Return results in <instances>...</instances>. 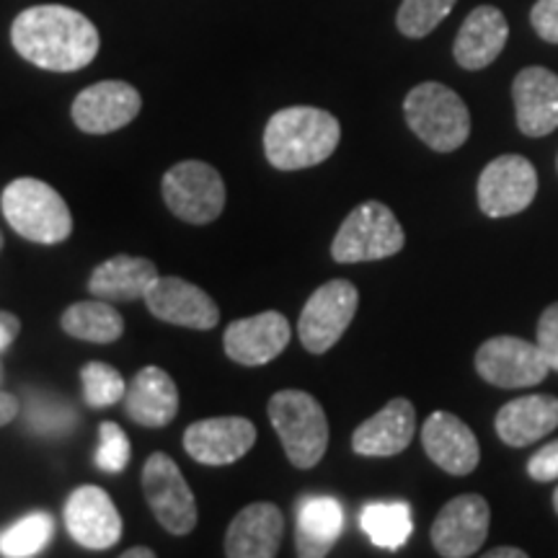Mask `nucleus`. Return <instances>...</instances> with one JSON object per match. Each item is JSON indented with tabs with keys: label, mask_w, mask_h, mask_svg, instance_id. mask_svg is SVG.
I'll list each match as a JSON object with an SVG mask.
<instances>
[{
	"label": "nucleus",
	"mask_w": 558,
	"mask_h": 558,
	"mask_svg": "<svg viewBox=\"0 0 558 558\" xmlns=\"http://www.w3.org/2000/svg\"><path fill=\"white\" fill-rule=\"evenodd\" d=\"M11 45L32 65L73 73L96 60L101 37L81 11L68 5H34L13 19Z\"/></svg>",
	"instance_id": "nucleus-1"
},
{
	"label": "nucleus",
	"mask_w": 558,
	"mask_h": 558,
	"mask_svg": "<svg viewBox=\"0 0 558 558\" xmlns=\"http://www.w3.org/2000/svg\"><path fill=\"white\" fill-rule=\"evenodd\" d=\"M341 140V124L326 109L288 107L269 117L264 153L279 171H300L324 163Z\"/></svg>",
	"instance_id": "nucleus-2"
},
{
	"label": "nucleus",
	"mask_w": 558,
	"mask_h": 558,
	"mask_svg": "<svg viewBox=\"0 0 558 558\" xmlns=\"http://www.w3.org/2000/svg\"><path fill=\"white\" fill-rule=\"evenodd\" d=\"M267 414L295 469L308 471L324 460L329 448V418L311 393L295 388L279 390L269 399Z\"/></svg>",
	"instance_id": "nucleus-3"
},
{
	"label": "nucleus",
	"mask_w": 558,
	"mask_h": 558,
	"mask_svg": "<svg viewBox=\"0 0 558 558\" xmlns=\"http://www.w3.org/2000/svg\"><path fill=\"white\" fill-rule=\"evenodd\" d=\"M3 218L21 239L54 246L73 233V215L58 190L47 181L24 177L11 181L0 197Z\"/></svg>",
	"instance_id": "nucleus-4"
},
{
	"label": "nucleus",
	"mask_w": 558,
	"mask_h": 558,
	"mask_svg": "<svg viewBox=\"0 0 558 558\" xmlns=\"http://www.w3.org/2000/svg\"><path fill=\"white\" fill-rule=\"evenodd\" d=\"M403 117L411 132L437 153H452L471 135V111L456 90L427 81L411 88L403 101Z\"/></svg>",
	"instance_id": "nucleus-5"
},
{
	"label": "nucleus",
	"mask_w": 558,
	"mask_h": 558,
	"mask_svg": "<svg viewBox=\"0 0 558 558\" xmlns=\"http://www.w3.org/2000/svg\"><path fill=\"white\" fill-rule=\"evenodd\" d=\"M407 243L399 218L383 202H362L347 215L331 243V256L339 264L380 262L399 254Z\"/></svg>",
	"instance_id": "nucleus-6"
},
{
	"label": "nucleus",
	"mask_w": 558,
	"mask_h": 558,
	"mask_svg": "<svg viewBox=\"0 0 558 558\" xmlns=\"http://www.w3.org/2000/svg\"><path fill=\"white\" fill-rule=\"evenodd\" d=\"M166 207L179 220L192 226H207L218 220L226 209V181L220 171L205 160H181L166 171L163 184Z\"/></svg>",
	"instance_id": "nucleus-7"
},
{
	"label": "nucleus",
	"mask_w": 558,
	"mask_h": 558,
	"mask_svg": "<svg viewBox=\"0 0 558 558\" xmlns=\"http://www.w3.org/2000/svg\"><path fill=\"white\" fill-rule=\"evenodd\" d=\"M143 492L153 518L171 535H190L197 527V499L171 456L153 452L145 460Z\"/></svg>",
	"instance_id": "nucleus-8"
},
{
	"label": "nucleus",
	"mask_w": 558,
	"mask_h": 558,
	"mask_svg": "<svg viewBox=\"0 0 558 558\" xmlns=\"http://www.w3.org/2000/svg\"><path fill=\"white\" fill-rule=\"evenodd\" d=\"M360 305V292L349 279H329L303 305L298 333L311 354H324L344 337Z\"/></svg>",
	"instance_id": "nucleus-9"
},
{
	"label": "nucleus",
	"mask_w": 558,
	"mask_h": 558,
	"mask_svg": "<svg viewBox=\"0 0 558 558\" xmlns=\"http://www.w3.org/2000/svg\"><path fill=\"white\" fill-rule=\"evenodd\" d=\"M538 171L525 156L507 153L494 158L478 177V207L486 218H509L533 205Z\"/></svg>",
	"instance_id": "nucleus-10"
},
{
	"label": "nucleus",
	"mask_w": 558,
	"mask_h": 558,
	"mask_svg": "<svg viewBox=\"0 0 558 558\" xmlns=\"http://www.w3.org/2000/svg\"><path fill=\"white\" fill-rule=\"evenodd\" d=\"M476 373L497 388H530L546 380L550 365L535 341L492 337L478 347Z\"/></svg>",
	"instance_id": "nucleus-11"
},
{
	"label": "nucleus",
	"mask_w": 558,
	"mask_h": 558,
	"mask_svg": "<svg viewBox=\"0 0 558 558\" xmlns=\"http://www.w3.org/2000/svg\"><path fill=\"white\" fill-rule=\"evenodd\" d=\"M488 525H492L488 501L481 494H460L439 509L432 522V546L445 558L473 556L486 543Z\"/></svg>",
	"instance_id": "nucleus-12"
},
{
	"label": "nucleus",
	"mask_w": 558,
	"mask_h": 558,
	"mask_svg": "<svg viewBox=\"0 0 558 558\" xmlns=\"http://www.w3.org/2000/svg\"><path fill=\"white\" fill-rule=\"evenodd\" d=\"M65 527L78 546L107 550L122 538V514L104 488L86 484L65 501Z\"/></svg>",
	"instance_id": "nucleus-13"
},
{
	"label": "nucleus",
	"mask_w": 558,
	"mask_h": 558,
	"mask_svg": "<svg viewBox=\"0 0 558 558\" xmlns=\"http://www.w3.org/2000/svg\"><path fill=\"white\" fill-rule=\"evenodd\" d=\"M143 109L137 88L124 81H101L83 88L73 101V122L86 135H109L135 120Z\"/></svg>",
	"instance_id": "nucleus-14"
},
{
	"label": "nucleus",
	"mask_w": 558,
	"mask_h": 558,
	"mask_svg": "<svg viewBox=\"0 0 558 558\" xmlns=\"http://www.w3.org/2000/svg\"><path fill=\"white\" fill-rule=\"evenodd\" d=\"M145 305L158 320L184 329L209 331L220 320L218 303L197 284L181 277H158L145 295Z\"/></svg>",
	"instance_id": "nucleus-15"
},
{
	"label": "nucleus",
	"mask_w": 558,
	"mask_h": 558,
	"mask_svg": "<svg viewBox=\"0 0 558 558\" xmlns=\"http://www.w3.org/2000/svg\"><path fill=\"white\" fill-rule=\"evenodd\" d=\"M256 442V427L243 416H213L194 422L184 432V450L202 465H230Z\"/></svg>",
	"instance_id": "nucleus-16"
},
{
	"label": "nucleus",
	"mask_w": 558,
	"mask_h": 558,
	"mask_svg": "<svg viewBox=\"0 0 558 558\" xmlns=\"http://www.w3.org/2000/svg\"><path fill=\"white\" fill-rule=\"evenodd\" d=\"M290 320L277 311H264L259 316L239 318L222 333V347L233 362L246 367L267 365L290 344Z\"/></svg>",
	"instance_id": "nucleus-17"
},
{
	"label": "nucleus",
	"mask_w": 558,
	"mask_h": 558,
	"mask_svg": "<svg viewBox=\"0 0 558 558\" xmlns=\"http://www.w3.org/2000/svg\"><path fill=\"white\" fill-rule=\"evenodd\" d=\"M422 445L432 463L450 476H469L478 469V439L469 424L450 411H435L424 422Z\"/></svg>",
	"instance_id": "nucleus-18"
},
{
	"label": "nucleus",
	"mask_w": 558,
	"mask_h": 558,
	"mask_svg": "<svg viewBox=\"0 0 558 558\" xmlns=\"http://www.w3.org/2000/svg\"><path fill=\"white\" fill-rule=\"evenodd\" d=\"M518 128L527 137H546L558 128V75L554 70L522 68L512 83Z\"/></svg>",
	"instance_id": "nucleus-19"
},
{
	"label": "nucleus",
	"mask_w": 558,
	"mask_h": 558,
	"mask_svg": "<svg viewBox=\"0 0 558 558\" xmlns=\"http://www.w3.org/2000/svg\"><path fill=\"white\" fill-rule=\"evenodd\" d=\"M284 533L282 509L271 501L243 507L226 533L228 558H271L279 554Z\"/></svg>",
	"instance_id": "nucleus-20"
},
{
	"label": "nucleus",
	"mask_w": 558,
	"mask_h": 558,
	"mask_svg": "<svg viewBox=\"0 0 558 558\" xmlns=\"http://www.w3.org/2000/svg\"><path fill=\"white\" fill-rule=\"evenodd\" d=\"M416 432V409L409 399H393L378 414L362 422L352 435V450L365 458L399 456Z\"/></svg>",
	"instance_id": "nucleus-21"
},
{
	"label": "nucleus",
	"mask_w": 558,
	"mask_h": 558,
	"mask_svg": "<svg viewBox=\"0 0 558 558\" xmlns=\"http://www.w3.org/2000/svg\"><path fill=\"white\" fill-rule=\"evenodd\" d=\"M509 24L497 5H478L465 16L460 26L452 54L465 70H484L499 58L507 47Z\"/></svg>",
	"instance_id": "nucleus-22"
},
{
	"label": "nucleus",
	"mask_w": 558,
	"mask_h": 558,
	"mask_svg": "<svg viewBox=\"0 0 558 558\" xmlns=\"http://www.w3.org/2000/svg\"><path fill=\"white\" fill-rule=\"evenodd\" d=\"M124 409L132 422L150 429H163L179 414V388L166 369L143 367L132 378L124 396Z\"/></svg>",
	"instance_id": "nucleus-23"
},
{
	"label": "nucleus",
	"mask_w": 558,
	"mask_h": 558,
	"mask_svg": "<svg viewBox=\"0 0 558 558\" xmlns=\"http://www.w3.org/2000/svg\"><path fill=\"white\" fill-rule=\"evenodd\" d=\"M497 435L509 448H527L558 427V399L546 393L520 396L505 403L494 418Z\"/></svg>",
	"instance_id": "nucleus-24"
},
{
	"label": "nucleus",
	"mask_w": 558,
	"mask_h": 558,
	"mask_svg": "<svg viewBox=\"0 0 558 558\" xmlns=\"http://www.w3.org/2000/svg\"><path fill=\"white\" fill-rule=\"evenodd\" d=\"M158 277L156 264L145 256L117 254L94 269L88 279V292L101 300L132 303V300H145Z\"/></svg>",
	"instance_id": "nucleus-25"
},
{
	"label": "nucleus",
	"mask_w": 558,
	"mask_h": 558,
	"mask_svg": "<svg viewBox=\"0 0 558 558\" xmlns=\"http://www.w3.org/2000/svg\"><path fill=\"white\" fill-rule=\"evenodd\" d=\"M344 530V509L333 497H305L298 505V554L318 558L331 550Z\"/></svg>",
	"instance_id": "nucleus-26"
},
{
	"label": "nucleus",
	"mask_w": 558,
	"mask_h": 558,
	"mask_svg": "<svg viewBox=\"0 0 558 558\" xmlns=\"http://www.w3.org/2000/svg\"><path fill=\"white\" fill-rule=\"evenodd\" d=\"M62 331L68 337L90 341V344H111L124 333V318L107 300H83L70 305L60 318Z\"/></svg>",
	"instance_id": "nucleus-27"
},
{
	"label": "nucleus",
	"mask_w": 558,
	"mask_h": 558,
	"mask_svg": "<svg viewBox=\"0 0 558 558\" xmlns=\"http://www.w3.org/2000/svg\"><path fill=\"white\" fill-rule=\"evenodd\" d=\"M360 525L378 548L396 550L411 538L414 520L407 501H373L362 509Z\"/></svg>",
	"instance_id": "nucleus-28"
},
{
	"label": "nucleus",
	"mask_w": 558,
	"mask_h": 558,
	"mask_svg": "<svg viewBox=\"0 0 558 558\" xmlns=\"http://www.w3.org/2000/svg\"><path fill=\"white\" fill-rule=\"evenodd\" d=\"M54 535V520L50 512H32L0 533V556L32 558L47 548Z\"/></svg>",
	"instance_id": "nucleus-29"
},
{
	"label": "nucleus",
	"mask_w": 558,
	"mask_h": 558,
	"mask_svg": "<svg viewBox=\"0 0 558 558\" xmlns=\"http://www.w3.org/2000/svg\"><path fill=\"white\" fill-rule=\"evenodd\" d=\"M81 383H83V399L88 407L94 409H107L120 403L128 396V383H124L122 373L117 367L107 365V362H88L81 369Z\"/></svg>",
	"instance_id": "nucleus-30"
},
{
	"label": "nucleus",
	"mask_w": 558,
	"mask_h": 558,
	"mask_svg": "<svg viewBox=\"0 0 558 558\" xmlns=\"http://www.w3.org/2000/svg\"><path fill=\"white\" fill-rule=\"evenodd\" d=\"M456 3L458 0H403L396 24H399L403 37L422 39L450 16Z\"/></svg>",
	"instance_id": "nucleus-31"
},
{
	"label": "nucleus",
	"mask_w": 558,
	"mask_h": 558,
	"mask_svg": "<svg viewBox=\"0 0 558 558\" xmlns=\"http://www.w3.org/2000/svg\"><path fill=\"white\" fill-rule=\"evenodd\" d=\"M75 418H78V414L68 407V401L29 390V401H26V424H29V429L39 432V435H65L68 429H73Z\"/></svg>",
	"instance_id": "nucleus-32"
},
{
	"label": "nucleus",
	"mask_w": 558,
	"mask_h": 558,
	"mask_svg": "<svg viewBox=\"0 0 558 558\" xmlns=\"http://www.w3.org/2000/svg\"><path fill=\"white\" fill-rule=\"evenodd\" d=\"M96 465L104 473H122L130 463V439L124 429L114 422H101L99 450H96Z\"/></svg>",
	"instance_id": "nucleus-33"
},
{
	"label": "nucleus",
	"mask_w": 558,
	"mask_h": 558,
	"mask_svg": "<svg viewBox=\"0 0 558 558\" xmlns=\"http://www.w3.org/2000/svg\"><path fill=\"white\" fill-rule=\"evenodd\" d=\"M535 344L541 347L543 357L548 360L550 369L558 373V303L548 305L543 311V316L538 320V331H535Z\"/></svg>",
	"instance_id": "nucleus-34"
},
{
	"label": "nucleus",
	"mask_w": 558,
	"mask_h": 558,
	"mask_svg": "<svg viewBox=\"0 0 558 558\" xmlns=\"http://www.w3.org/2000/svg\"><path fill=\"white\" fill-rule=\"evenodd\" d=\"M530 24L541 39L558 45V0H538L530 11Z\"/></svg>",
	"instance_id": "nucleus-35"
},
{
	"label": "nucleus",
	"mask_w": 558,
	"mask_h": 558,
	"mask_svg": "<svg viewBox=\"0 0 558 558\" xmlns=\"http://www.w3.org/2000/svg\"><path fill=\"white\" fill-rule=\"evenodd\" d=\"M527 476L538 481V484H550V481L558 478V439L543 445V448L530 458Z\"/></svg>",
	"instance_id": "nucleus-36"
},
{
	"label": "nucleus",
	"mask_w": 558,
	"mask_h": 558,
	"mask_svg": "<svg viewBox=\"0 0 558 558\" xmlns=\"http://www.w3.org/2000/svg\"><path fill=\"white\" fill-rule=\"evenodd\" d=\"M19 331H21L19 316H13L9 311H0V352L9 349L13 341H16Z\"/></svg>",
	"instance_id": "nucleus-37"
},
{
	"label": "nucleus",
	"mask_w": 558,
	"mask_h": 558,
	"mask_svg": "<svg viewBox=\"0 0 558 558\" xmlns=\"http://www.w3.org/2000/svg\"><path fill=\"white\" fill-rule=\"evenodd\" d=\"M16 414H19V399H16V396L0 390V427L11 424L13 418H16Z\"/></svg>",
	"instance_id": "nucleus-38"
},
{
	"label": "nucleus",
	"mask_w": 558,
	"mask_h": 558,
	"mask_svg": "<svg viewBox=\"0 0 558 558\" xmlns=\"http://www.w3.org/2000/svg\"><path fill=\"white\" fill-rule=\"evenodd\" d=\"M486 558H527V554H525V550L512 548V546H499V548L488 550Z\"/></svg>",
	"instance_id": "nucleus-39"
},
{
	"label": "nucleus",
	"mask_w": 558,
	"mask_h": 558,
	"mask_svg": "<svg viewBox=\"0 0 558 558\" xmlns=\"http://www.w3.org/2000/svg\"><path fill=\"white\" fill-rule=\"evenodd\" d=\"M122 558H156V550H153V548H145V546H137V548L124 550Z\"/></svg>",
	"instance_id": "nucleus-40"
},
{
	"label": "nucleus",
	"mask_w": 558,
	"mask_h": 558,
	"mask_svg": "<svg viewBox=\"0 0 558 558\" xmlns=\"http://www.w3.org/2000/svg\"><path fill=\"white\" fill-rule=\"evenodd\" d=\"M554 509H556V514H558V486H556V492H554Z\"/></svg>",
	"instance_id": "nucleus-41"
},
{
	"label": "nucleus",
	"mask_w": 558,
	"mask_h": 558,
	"mask_svg": "<svg viewBox=\"0 0 558 558\" xmlns=\"http://www.w3.org/2000/svg\"><path fill=\"white\" fill-rule=\"evenodd\" d=\"M0 383H3V362H0Z\"/></svg>",
	"instance_id": "nucleus-42"
},
{
	"label": "nucleus",
	"mask_w": 558,
	"mask_h": 558,
	"mask_svg": "<svg viewBox=\"0 0 558 558\" xmlns=\"http://www.w3.org/2000/svg\"><path fill=\"white\" fill-rule=\"evenodd\" d=\"M0 251H3V233H0Z\"/></svg>",
	"instance_id": "nucleus-43"
},
{
	"label": "nucleus",
	"mask_w": 558,
	"mask_h": 558,
	"mask_svg": "<svg viewBox=\"0 0 558 558\" xmlns=\"http://www.w3.org/2000/svg\"><path fill=\"white\" fill-rule=\"evenodd\" d=\"M556 169H558V158H556Z\"/></svg>",
	"instance_id": "nucleus-44"
}]
</instances>
